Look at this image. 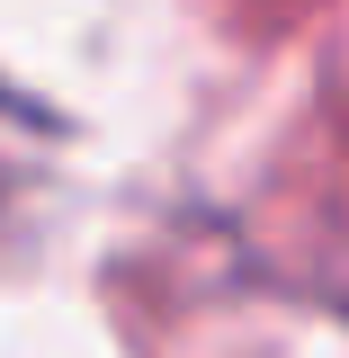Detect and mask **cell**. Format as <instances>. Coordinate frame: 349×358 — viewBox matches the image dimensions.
<instances>
[{
    "label": "cell",
    "instance_id": "6da1fadb",
    "mask_svg": "<svg viewBox=\"0 0 349 358\" xmlns=\"http://www.w3.org/2000/svg\"><path fill=\"white\" fill-rule=\"evenodd\" d=\"M0 117H18V126H45V108H27V99H9V90H0Z\"/></svg>",
    "mask_w": 349,
    "mask_h": 358
}]
</instances>
